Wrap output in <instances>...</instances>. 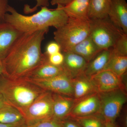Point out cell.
Listing matches in <instances>:
<instances>
[{
    "mask_svg": "<svg viewBox=\"0 0 127 127\" xmlns=\"http://www.w3.org/2000/svg\"><path fill=\"white\" fill-rule=\"evenodd\" d=\"M9 0H0V24L5 22L6 14L8 13Z\"/></svg>",
    "mask_w": 127,
    "mask_h": 127,
    "instance_id": "obj_28",
    "label": "cell"
},
{
    "mask_svg": "<svg viewBox=\"0 0 127 127\" xmlns=\"http://www.w3.org/2000/svg\"><path fill=\"white\" fill-rule=\"evenodd\" d=\"M8 12L9 13L5 16V22L23 33L33 32L51 27L58 29L65 24L69 18L61 5H57L54 9L41 7L40 10L31 16L20 14L9 5Z\"/></svg>",
    "mask_w": 127,
    "mask_h": 127,
    "instance_id": "obj_2",
    "label": "cell"
},
{
    "mask_svg": "<svg viewBox=\"0 0 127 127\" xmlns=\"http://www.w3.org/2000/svg\"><path fill=\"white\" fill-rule=\"evenodd\" d=\"M73 0H51L50 3L52 5H57L64 6L68 4Z\"/></svg>",
    "mask_w": 127,
    "mask_h": 127,
    "instance_id": "obj_32",
    "label": "cell"
},
{
    "mask_svg": "<svg viewBox=\"0 0 127 127\" xmlns=\"http://www.w3.org/2000/svg\"><path fill=\"white\" fill-rule=\"evenodd\" d=\"M23 121L25 120L22 114L14 107L6 104L0 108V123L11 124Z\"/></svg>",
    "mask_w": 127,
    "mask_h": 127,
    "instance_id": "obj_22",
    "label": "cell"
},
{
    "mask_svg": "<svg viewBox=\"0 0 127 127\" xmlns=\"http://www.w3.org/2000/svg\"><path fill=\"white\" fill-rule=\"evenodd\" d=\"M126 89H120L99 93L100 101L98 114L106 122H116L127 101Z\"/></svg>",
    "mask_w": 127,
    "mask_h": 127,
    "instance_id": "obj_6",
    "label": "cell"
},
{
    "mask_svg": "<svg viewBox=\"0 0 127 127\" xmlns=\"http://www.w3.org/2000/svg\"><path fill=\"white\" fill-rule=\"evenodd\" d=\"M73 89V98L77 100L86 96L95 91L89 77L82 75L72 78Z\"/></svg>",
    "mask_w": 127,
    "mask_h": 127,
    "instance_id": "obj_19",
    "label": "cell"
},
{
    "mask_svg": "<svg viewBox=\"0 0 127 127\" xmlns=\"http://www.w3.org/2000/svg\"><path fill=\"white\" fill-rule=\"evenodd\" d=\"M111 71L120 77L126 75L127 70V56L113 54L103 70Z\"/></svg>",
    "mask_w": 127,
    "mask_h": 127,
    "instance_id": "obj_21",
    "label": "cell"
},
{
    "mask_svg": "<svg viewBox=\"0 0 127 127\" xmlns=\"http://www.w3.org/2000/svg\"><path fill=\"white\" fill-rule=\"evenodd\" d=\"M48 61L54 65L62 66L64 61V55L62 52L57 53L48 56Z\"/></svg>",
    "mask_w": 127,
    "mask_h": 127,
    "instance_id": "obj_26",
    "label": "cell"
},
{
    "mask_svg": "<svg viewBox=\"0 0 127 127\" xmlns=\"http://www.w3.org/2000/svg\"><path fill=\"white\" fill-rule=\"evenodd\" d=\"M113 54L127 56V34H123L116 42L112 48Z\"/></svg>",
    "mask_w": 127,
    "mask_h": 127,
    "instance_id": "obj_24",
    "label": "cell"
},
{
    "mask_svg": "<svg viewBox=\"0 0 127 127\" xmlns=\"http://www.w3.org/2000/svg\"><path fill=\"white\" fill-rule=\"evenodd\" d=\"M105 127H120L116 122H106Z\"/></svg>",
    "mask_w": 127,
    "mask_h": 127,
    "instance_id": "obj_33",
    "label": "cell"
},
{
    "mask_svg": "<svg viewBox=\"0 0 127 127\" xmlns=\"http://www.w3.org/2000/svg\"><path fill=\"white\" fill-rule=\"evenodd\" d=\"M61 52V46L59 44L55 41H52L47 44L46 47L45 54L47 56Z\"/></svg>",
    "mask_w": 127,
    "mask_h": 127,
    "instance_id": "obj_27",
    "label": "cell"
},
{
    "mask_svg": "<svg viewBox=\"0 0 127 127\" xmlns=\"http://www.w3.org/2000/svg\"><path fill=\"white\" fill-rule=\"evenodd\" d=\"M89 20L82 21L69 17L65 24L56 29L54 38L61 46L62 52L68 51L89 35Z\"/></svg>",
    "mask_w": 127,
    "mask_h": 127,
    "instance_id": "obj_4",
    "label": "cell"
},
{
    "mask_svg": "<svg viewBox=\"0 0 127 127\" xmlns=\"http://www.w3.org/2000/svg\"><path fill=\"white\" fill-rule=\"evenodd\" d=\"M49 28L23 33L17 38L2 61V74L11 78H21L46 61L42 43Z\"/></svg>",
    "mask_w": 127,
    "mask_h": 127,
    "instance_id": "obj_1",
    "label": "cell"
},
{
    "mask_svg": "<svg viewBox=\"0 0 127 127\" xmlns=\"http://www.w3.org/2000/svg\"><path fill=\"white\" fill-rule=\"evenodd\" d=\"M89 77L95 92H107L120 89H126L120 77L109 70H102Z\"/></svg>",
    "mask_w": 127,
    "mask_h": 127,
    "instance_id": "obj_9",
    "label": "cell"
},
{
    "mask_svg": "<svg viewBox=\"0 0 127 127\" xmlns=\"http://www.w3.org/2000/svg\"><path fill=\"white\" fill-rule=\"evenodd\" d=\"M44 90L30 81L0 75V93L7 104L20 112L29 106Z\"/></svg>",
    "mask_w": 127,
    "mask_h": 127,
    "instance_id": "obj_3",
    "label": "cell"
},
{
    "mask_svg": "<svg viewBox=\"0 0 127 127\" xmlns=\"http://www.w3.org/2000/svg\"><path fill=\"white\" fill-rule=\"evenodd\" d=\"M52 93L45 91L21 113L27 126L52 118Z\"/></svg>",
    "mask_w": 127,
    "mask_h": 127,
    "instance_id": "obj_7",
    "label": "cell"
},
{
    "mask_svg": "<svg viewBox=\"0 0 127 127\" xmlns=\"http://www.w3.org/2000/svg\"><path fill=\"white\" fill-rule=\"evenodd\" d=\"M23 33L7 22L0 24V61L4 59L16 40Z\"/></svg>",
    "mask_w": 127,
    "mask_h": 127,
    "instance_id": "obj_11",
    "label": "cell"
},
{
    "mask_svg": "<svg viewBox=\"0 0 127 127\" xmlns=\"http://www.w3.org/2000/svg\"><path fill=\"white\" fill-rule=\"evenodd\" d=\"M3 72V66L1 61H0V75L2 74Z\"/></svg>",
    "mask_w": 127,
    "mask_h": 127,
    "instance_id": "obj_35",
    "label": "cell"
},
{
    "mask_svg": "<svg viewBox=\"0 0 127 127\" xmlns=\"http://www.w3.org/2000/svg\"><path fill=\"white\" fill-rule=\"evenodd\" d=\"M64 73L66 72L62 66L52 65L48 62L47 59L22 78L29 81L42 80L54 77Z\"/></svg>",
    "mask_w": 127,
    "mask_h": 127,
    "instance_id": "obj_15",
    "label": "cell"
},
{
    "mask_svg": "<svg viewBox=\"0 0 127 127\" xmlns=\"http://www.w3.org/2000/svg\"><path fill=\"white\" fill-rule=\"evenodd\" d=\"M90 33L94 43L101 50L112 48L123 32L108 17L89 19Z\"/></svg>",
    "mask_w": 127,
    "mask_h": 127,
    "instance_id": "obj_5",
    "label": "cell"
},
{
    "mask_svg": "<svg viewBox=\"0 0 127 127\" xmlns=\"http://www.w3.org/2000/svg\"><path fill=\"white\" fill-rule=\"evenodd\" d=\"M90 0H73L65 6H62L69 18L82 21H88Z\"/></svg>",
    "mask_w": 127,
    "mask_h": 127,
    "instance_id": "obj_16",
    "label": "cell"
},
{
    "mask_svg": "<svg viewBox=\"0 0 127 127\" xmlns=\"http://www.w3.org/2000/svg\"><path fill=\"white\" fill-rule=\"evenodd\" d=\"M64 61L62 66L72 78L84 73L88 62L79 55L70 51L62 52Z\"/></svg>",
    "mask_w": 127,
    "mask_h": 127,
    "instance_id": "obj_14",
    "label": "cell"
},
{
    "mask_svg": "<svg viewBox=\"0 0 127 127\" xmlns=\"http://www.w3.org/2000/svg\"><path fill=\"white\" fill-rule=\"evenodd\" d=\"M101 51L89 35L68 51L79 55L89 62Z\"/></svg>",
    "mask_w": 127,
    "mask_h": 127,
    "instance_id": "obj_18",
    "label": "cell"
},
{
    "mask_svg": "<svg viewBox=\"0 0 127 127\" xmlns=\"http://www.w3.org/2000/svg\"><path fill=\"white\" fill-rule=\"evenodd\" d=\"M100 101L99 93L95 92L76 101L68 118L81 117L98 113Z\"/></svg>",
    "mask_w": 127,
    "mask_h": 127,
    "instance_id": "obj_10",
    "label": "cell"
},
{
    "mask_svg": "<svg viewBox=\"0 0 127 127\" xmlns=\"http://www.w3.org/2000/svg\"><path fill=\"white\" fill-rule=\"evenodd\" d=\"M108 17L111 21L127 34V3L126 0H111Z\"/></svg>",
    "mask_w": 127,
    "mask_h": 127,
    "instance_id": "obj_13",
    "label": "cell"
},
{
    "mask_svg": "<svg viewBox=\"0 0 127 127\" xmlns=\"http://www.w3.org/2000/svg\"><path fill=\"white\" fill-rule=\"evenodd\" d=\"M27 126L25 121L11 124L0 123V127H26Z\"/></svg>",
    "mask_w": 127,
    "mask_h": 127,
    "instance_id": "obj_30",
    "label": "cell"
},
{
    "mask_svg": "<svg viewBox=\"0 0 127 127\" xmlns=\"http://www.w3.org/2000/svg\"><path fill=\"white\" fill-rule=\"evenodd\" d=\"M68 118L74 120L82 127H105L106 121L98 113L81 117Z\"/></svg>",
    "mask_w": 127,
    "mask_h": 127,
    "instance_id": "obj_23",
    "label": "cell"
},
{
    "mask_svg": "<svg viewBox=\"0 0 127 127\" xmlns=\"http://www.w3.org/2000/svg\"><path fill=\"white\" fill-rule=\"evenodd\" d=\"M52 118L59 122L68 118L76 101L75 98L54 93H52Z\"/></svg>",
    "mask_w": 127,
    "mask_h": 127,
    "instance_id": "obj_12",
    "label": "cell"
},
{
    "mask_svg": "<svg viewBox=\"0 0 127 127\" xmlns=\"http://www.w3.org/2000/svg\"><path fill=\"white\" fill-rule=\"evenodd\" d=\"M6 104H8L6 102L4 98L3 97L2 94L0 93V108H1L4 106H5Z\"/></svg>",
    "mask_w": 127,
    "mask_h": 127,
    "instance_id": "obj_34",
    "label": "cell"
},
{
    "mask_svg": "<svg viewBox=\"0 0 127 127\" xmlns=\"http://www.w3.org/2000/svg\"><path fill=\"white\" fill-rule=\"evenodd\" d=\"M26 127H63L61 122L53 118L43 120Z\"/></svg>",
    "mask_w": 127,
    "mask_h": 127,
    "instance_id": "obj_25",
    "label": "cell"
},
{
    "mask_svg": "<svg viewBox=\"0 0 127 127\" xmlns=\"http://www.w3.org/2000/svg\"><path fill=\"white\" fill-rule=\"evenodd\" d=\"M112 54V48L100 51L88 62L84 71V75L90 77L102 71L110 59Z\"/></svg>",
    "mask_w": 127,
    "mask_h": 127,
    "instance_id": "obj_17",
    "label": "cell"
},
{
    "mask_svg": "<svg viewBox=\"0 0 127 127\" xmlns=\"http://www.w3.org/2000/svg\"><path fill=\"white\" fill-rule=\"evenodd\" d=\"M60 122L63 127H82L76 122L69 118Z\"/></svg>",
    "mask_w": 127,
    "mask_h": 127,
    "instance_id": "obj_29",
    "label": "cell"
},
{
    "mask_svg": "<svg viewBox=\"0 0 127 127\" xmlns=\"http://www.w3.org/2000/svg\"><path fill=\"white\" fill-rule=\"evenodd\" d=\"M111 0H90L88 10L89 19L108 17Z\"/></svg>",
    "mask_w": 127,
    "mask_h": 127,
    "instance_id": "obj_20",
    "label": "cell"
},
{
    "mask_svg": "<svg viewBox=\"0 0 127 127\" xmlns=\"http://www.w3.org/2000/svg\"><path fill=\"white\" fill-rule=\"evenodd\" d=\"M36 4L35 6L32 8V11L35 10L39 7H48L50 5L49 0H35Z\"/></svg>",
    "mask_w": 127,
    "mask_h": 127,
    "instance_id": "obj_31",
    "label": "cell"
},
{
    "mask_svg": "<svg viewBox=\"0 0 127 127\" xmlns=\"http://www.w3.org/2000/svg\"><path fill=\"white\" fill-rule=\"evenodd\" d=\"M30 81L44 91L73 97L72 78L66 73L48 79Z\"/></svg>",
    "mask_w": 127,
    "mask_h": 127,
    "instance_id": "obj_8",
    "label": "cell"
}]
</instances>
